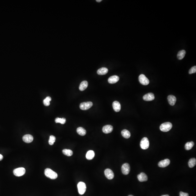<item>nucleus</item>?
<instances>
[{"label": "nucleus", "instance_id": "25", "mask_svg": "<svg viewBox=\"0 0 196 196\" xmlns=\"http://www.w3.org/2000/svg\"><path fill=\"white\" fill-rule=\"evenodd\" d=\"M188 166L190 168H193L196 164V159L195 158H193L190 159L188 161Z\"/></svg>", "mask_w": 196, "mask_h": 196}, {"label": "nucleus", "instance_id": "35", "mask_svg": "<svg viewBox=\"0 0 196 196\" xmlns=\"http://www.w3.org/2000/svg\"><path fill=\"white\" fill-rule=\"evenodd\" d=\"M132 196V195H129V196Z\"/></svg>", "mask_w": 196, "mask_h": 196}, {"label": "nucleus", "instance_id": "31", "mask_svg": "<svg viewBox=\"0 0 196 196\" xmlns=\"http://www.w3.org/2000/svg\"><path fill=\"white\" fill-rule=\"evenodd\" d=\"M180 196H189V195L187 193H185L181 191L180 192Z\"/></svg>", "mask_w": 196, "mask_h": 196}, {"label": "nucleus", "instance_id": "6", "mask_svg": "<svg viewBox=\"0 0 196 196\" xmlns=\"http://www.w3.org/2000/svg\"><path fill=\"white\" fill-rule=\"evenodd\" d=\"M149 146V142L147 137H144L142 139L140 142V147L142 149L146 150L148 148Z\"/></svg>", "mask_w": 196, "mask_h": 196}, {"label": "nucleus", "instance_id": "4", "mask_svg": "<svg viewBox=\"0 0 196 196\" xmlns=\"http://www.w3.org/2000/svg\"><path fill=\"white\" fill-rule=\"evenodd\" d=\"M25 172V169L23 167H20L14 170L13 173L17 177H20L24 175Z\"/></svg>", "mask_w": 196, "mask_h": 196}, {"label": "nucleus", "instance_id": "30", "mask_svg": "<svg viewBox=\"0 0 196 196\" xmlns=\"http://www.w3.org/2000/svg\"><path fill=\"white\" fill-rule=\"evenodd\" d=\"M196 66H193V67L191 68L189 70V74H194L196 73Z\"/></svg>", "mask_w": 196, "mask_h": 196}, {"label": "nucleus", "instance_id": "17", "mask_svg": "<svg viewBox=\"0 0 196 196\" xmlns=\"http://www.w3.org/2000/svg\"><path fill=\"white\" fill-rule=\"evenodd\" d=\"M167 99H168L169 104L172 106H174V105H175L176 103V101H177L176 97L172 95H169L167 97Z\"/></svg>", "mask_w": 196, "mask_h": 196}, {"label": "nucleus", "instance_id": "34", "mask_svg": "<svg viewBox=\"0 0 196 196\" xmlns=\"http://www.w3.org/2000/svg\"><path fill=\"white\" fill-rule=\"evenodd\" d=\"M170 196L168 195H163V196Z\"/></svg>", "mask_w": 196, "mask_h": 196}, {"label": "nucleus", "instance_id": "2", "mask_svg": "<svg viewBox=\"0 0 196 196\" xmlns=\"http://www.w3.org/2000/svg\"><path fill=\"white\" fill-rule=\"evenodd\" d=\"M172 124L170 122H166L161 125L160 129L163 132H167L170 131L172 128Z\"/></svg>", "mask_w": 196, "mask_h": 196}, {"label": "nucleus", "instance_id": "22", "mask_svg": "<svg viewBox=\"0 0 196 196\" xmlns=\"http://www.w3.org/2000/svg\"><path fill=\"white\" fill-rule=\"evenodd\" d=\"M77 132L80 136H84L86 134V131L82 127H79L77 129Z\"/></svg>", "mask_w": 196, "mask_h": 196}, {"label": "nucleus", "instance_id": "10", "mask_svg": "<svg viewBox=\"0 0 196 196\" xmlns=\"http://www.w3.org/2000/svg\"><path fill=\"white\" fill-rule=\"evenodd\" d=\"M170 162V160L168 159H166L159 162L158 164V165L159 167L164 168L169 165Z\"/></svg>", "mask_w": 196, "mask_h": 196}, {"label": "nucleus", "instance_id": "20", "mask_svg": "<svg viewBox=\"0 0 196 196\" xmlns=\"http://www.w3.org/2000/svg\"><path fill=\"white\" fill-rule=\"evenodd\" d=\"M108 70L107 68L103 67L98 69L97 73L99 75H103L107 74Z\"/></svg>", "mask_w": 196, "mask_h": 196}, {"label": "nucleus", "instance_id": "12", "mask_svg": "<svg viewBox=\"0 0 196 196\" xmlns=\"http://www.w3.org/2000/svg\"><path fill=\"white\" fill-rule=\"evenodd\" d=\"M102 130L103 133H109L112 131L113 130V127L110 125H106L103 127Z\"/></svg>", "mask_w": 196, "mask_h": 196}, {"label": "nucleus", "instance_id": "14", "mask_svg": "<svg viewBox=\"0 0 196 196\" xmlns=\"http://www.w3.org/2000/svg\"><path fill=\"white\" fill-rule=\"evenodd\" d=\"M137 178H138L139 181L141 182L147 181L148 180L147 176L145 173H144V172H141L138 175Z\"/></svg>", "mask_w": 196, "mask_h": 196}, {"label": "nucleus", "instance_id": "3", "mask_svg": "<svg viewBox=\"0 0 196 196\" xmlns=\"http://www.w3.org/2000/svg\"><path fill=\"white\" fill-rule=\"evenodd\" d=\"M77 188L79 194L83 195L86 191L87 188L86 184L83 182H79L77 185Z\"/></svg>", "mask_w": 196, "mask_h": 196}, {"label": "nucleus", "instance_id": "13", "mask_svg": "<svg viewBox=\"0 0 196 196\" xmlns=\"http://www.w3.org/2000/svg\"><path fill=\"white\" fill-rule=\"evenodd\" d=\"M33 138L32 135L26 134L23 137V140L25 143H30L33 141Z\"/></svg>", "mask_w": 196, "mask_h": 196}, {"label": "nucleus", "instance_id": "16", "mask_svg": "<svg viewBox=\"0 0 196 196\" xmlns=\"http://www.w3.org/2000/svg\"><path fill=\"white\" fill-rule=\"evenodd\" d=\"M113 107L116 112H119L121 109V105L119 102L114 101L113 103Z\"/></svg>", "mask_w": 196, "mask_h": 196}, {"label": "nucleus", "instance_id": "23", "mask_svg": "<svg viewBox=\"0 0 196 196\" xmlns=\"http://www.w3.org/2000/svg\"><path fill=\"white\" fill-rule=\"evenodd\" d=\"M186 53V52L184 50H182L179 51L178 53L177 56L178 59L180 60L183 59L185 56Z\"/></svg>", "mask_w": 196, "mask_h": 196}, {"label": "nucleus", "instance_id": "8", "mask_svg": "<svg viewBox=\"0 0 196 196\" xmlns=\"http://www.w3.org/2000/svg\"><path fill=\"white\" fill-rule=\"evenodd\" d=\"M130 166L128 163L123 164L121 167L122 172L124 175H128L129 174L130 171Z\"/></svg>", "mask_w": 196, "mask_h": 196}, {"label": "nucleus", "instance_id": "26", "mask_svg": "<svg viewBox=\"0 0 196 196\" xmlns=\"http://www.w3.org/2000/svg\"><path fill=\"white\" fill-rule=\"evenodd\" d=\"M62 151H63V153L64 154L67 156H71L73 154V152L71 150H69V149H64Z\"/></svg>", "mask_w": 196, "mask_h": 196}, {"label": "nucleus", "instance_id": "19", "mask_svg": "<svg viewBox=\"0 0 196 196\" xmlns=\"http://www.w3.org/2000/svg\"><path fill=\"white\" fill-rule=\"evenodd\" d=\"M95 152L93 150L88 151L86 155V157L88 160L92 159L95 156Z\"/></svg>", "mask_w": 196, "mask_h": 196}, {"label": "nucleus", "instance_id": "21", "mask_svg": "<svg viewBox=\"0 0 196 196\" xmlns=\"http://www.w3.org/2000/svg\"><path fill=\"white\" fill-rule=\"evenodd\" d=\"M121 134L124 138L128 139L130 138L131 134L130 132L126 129H124L121 131Z\"/></svg>", "mask_w": 196, "mask_h": 196}, {"label": "nucleus", "instance_id": "18", "mask_svg": "<svg viewBox=\"0 0 196 196\" xmlns=\"http://www.w3.org/2000/svg\"><path fill=\"white\" fill-rule=\"evenodd\" d=\"M88 82L86 81H84L81 82L79 86V90L81 91H84L88 86Z\"/></svg>", "mask_w": 196, "mask_h": 196}, {"label": "nucleus", "instance_id": "1", "mask_svg": "<svg viewBox=\"0 0 196 196\" xmlns=\"http://www.w3.org/2000/svg\"><path fill=\"white\" fill-rule=\"evenodd\" d=\"M44 174L47 177L52 180H55L57 177V174L49 168H47L45 169Z\"/></svg>", "mask_w": 196, "mask_h": 196}, {"label": "nucleus", "instance_id": "7", "mask_svg": "<svg viewBox=\"0 0 196 196\" xmlns=\"http://www.w3.org/2000/svg\"><path fill=\"white\" fill-rule=\"evenodd\" d=\"M139 81L142 84L147 85L149 83V80L144 74H141L139 76Z\"/></svg>", "mask_w": 196, "mask_h": 196}, {"label": "nucleus", "instance_id": "28", "mask_svg": "<svg viewBox=\"0 0 196 196\" xmlns=\"http://www.w3.org/2000/svg\"><path fill=\"white\" fill-rule=\"evenodd\" d=\"M51 98L50 97H47L43 100V104L46 106H49L50 105V102L51 101Z\"/></svg>", "mask_w": 196, "mask_h": 196}, {"label": "nucleus", "instance_id": "32", "mask_svg": "<svg viewBox=\"0 0 196 196\" xmlns=\"http://www.w3.org/2000/svg\"><path fill=\"white\" fill-rule=\"evenodd\" d=\"M3 158V156L1 154H0V161H1Z\"/></svg>", "mask_w": 196, "mask_h": 196}, {"label": "nucleus", "instance_id": "27", "mask_svg": "<svg viewBox=\"0 0 196 196\" xmlns=\"http://www.w3.org/2000/svg\"><path fill=\"white\" fill-rule=\"evenodd\" d=\"M55 122L57 123H61L62 124H64L65 123L66 119L65 118H57L55 119Z\"/></svg>", "mask_w": 196, "mask_h": 196}, {"label": "nucleus", "instance_id": "29", "mask_svg": "<svg viewBox=\"0 0 196 196\" xmlns=\"http://www.w3.org/2000/svg\"><path fill=\"white\" fill-rule=\"evenodd\" d=\"M56 141V137L53 136H50L49 139V144L50 145H53Z\"/></svg>", "mask_w": 196, "mask_h": 196}, {"label": "nucleus", "instance_id": "15", "mask_svg": "<svg viewBox=\"0 0 196 196\" xmlns=\"http://www.w3.org/2000/svg\"><path fill=\"white\" fill-rule=\"evenodd\" d=\"M119 79L120 78L118 76L114 75L110 77L108 79V82L110 84H115L119 81Z\"/></svg>", "mask_w": 196, "mask_h": 196}, {"label": "nucleus", "instance_id": "9", "mask_svg": "<svg viewBox=\"0 0 196 196\" xmlns=\"http://www.w3.org/2000/svg\"><path fill=\"white\" fill-rule=\"evenodd\" d=\"M105 175L108 180H111L114 177V174L113 172L110 169H107L105 170Z\"/></svg>", "mask_w": 196, "mask_h": 196}, {"label": "nucleus", "instance_id": "33", "mask_svg": "<svg viewBox=\"0 0 196 196\" xmlns=\"http://www.w3.org/2000/svg\"><path fill=\"white\" fill-rule=\"evenodd\" d=\"M96 1L98 2H100L102 1V0H96Z\"/></svg>", "mask_w": 196, "mask_h": 196}, {"label": "nucleus", "instance_id": "24", "mask_svg": "<svg viewBox=\"0 0 196 196\" xmlns=\"http://www.w3.org/2000/svg\"><path fill=\"white\" fill-rule=\"evenodd\" d=\"M194 142L193 141L187 142L185 145V148L187 150H189L193 148L194 146Z\"/></svg>", "mask_w": 196, "mask_h": 196}, {"label": "nucleus", "instance_id": "11", "mask_svg": "<svg viewBox=\"0 0 196 196\" xmlns=\"http://www.w3.org/2000/svg\"><path fill=\"white\" fill-rule=\"evenodd\" d=\"M143 99L145 101H151L155 99V96L153 93H149L143 96Z\"/></svg>", "mask_w": 196, "mask_h": 196}, {"label": "nucleus", "instance_id": "5", "mask_svg": "<svg viewBox=\"0 0 196 196\" xmlns=\"http://www.w3.org/2000/svg\"><path fill=\"white\" fill-rule=\"evenodd\" d=\"M93 105V104L92 102H82L80 104V107L82 110H87L92 107Z\"/></svg>", "mask_w": 196, "mask_h": 196}]
</instances>
